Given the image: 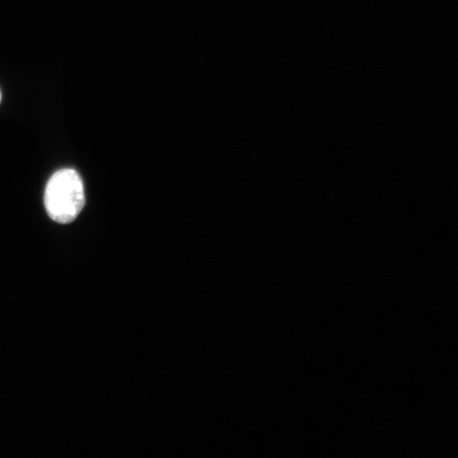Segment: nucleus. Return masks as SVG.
<instances>
[{"label": "nucleus", "mask_w": 458, "mask_h": 458, "mask_svg": "<svg viewBox=\"0 0 458 458\" xmlns=\"http://www.w3.org/2000/svg\"><path fill=\"white\" fill-rule=\"evenodd\" d=\"M0 101H2V94H0Z\"/></svg>", "instance_id": "f03ea898"}, {"label": "nucleus", "mask_w": 458, "mask_h": 458, "mask_svg": "<svg viewBox=\"0 0 458 458\" xmlns=\"http://www.w3.org/2000/svg\"><path fill=\"white\" fill-rule=\"evenodd\" d=\"M85 205L81 176L72 169L57 171L45 191V208L51 219L62 225L72 222Z\"/></svg>", "instance_id": "f257e3e1"}]
</instances>
